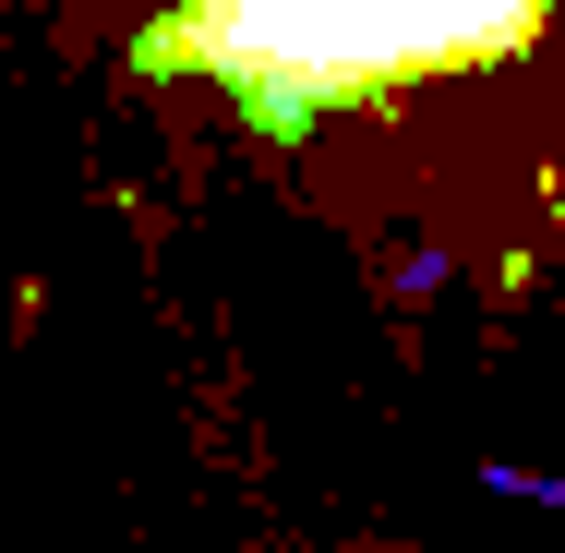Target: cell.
<instances>
[{
  "instance_id": "cell-1",
  "label": "cell",
  "mask_w": 565,
  "mask_h": 553,
  "mask_svg": "<svg viewBox=\"0 0 565 553\" xmlns=\"http://www.w3.org/2000/svg\"><path fill=\"white\" fill-rule=\"evenodd\" d=\"M554 0H169L132 61L145 73H205L253 132H301L326 109L493 73L542 49Z\"/></svg>"
}]
</instances>
